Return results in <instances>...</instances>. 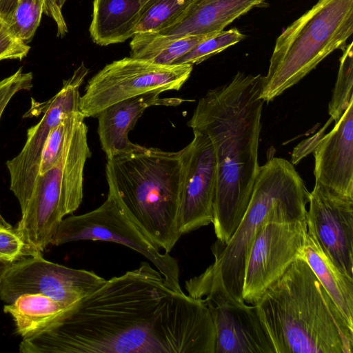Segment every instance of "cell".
<instances>
[{"instance_id": "cell-15", "label": "cell", "mask_w": 353, "mask_h": 353, "mask_svg": "<svg viewBox=\"0 0 353 353\" xmlns=\"http://www.w3.org/2000/svg\"><path fill=\"white\" fill-rule=\"evenodd\" d=\"M308 203L307 224L332 262L353 279V198L315 182Z\"/></svg>"}, {"instance_id": "cell-34", "label": "cell", "mask_w": 353, "mask_h": 353, "mask_svg": "<svg viewBox=\"0 0 353 353\" xmlns=\"http://www.w3.org/2000/svg\"><path fill=\"white\" fill-rule=\"evenodd\" d=\"M1 228H12V225L3 219L0 213V229Z\"/></svg>"}, {"instance_id": "cell-3", "label": "cell", "mask_w": 353, "mask_h": 353, "mask_svg": "<svg viewBox=\"0 0 353 353\" xmlns=\"http://www.w3.org/2000/svg\"><path fill=\"white\" fill-rule=\"evenodd\" d=\"M254 304L275 353H352L353 327L303 258Z\"/></svg>"}, {"instance_id": "cell-9", "label": "cell", "mask_w": 353, "mask_h": 353, "mask_svg": "<svg viewBox=\"0 0 353 353\" xmlns=\"http://www.w3.org/2000/svg\"><path fill=\"white\" fill-rule=\"evenodd\" d=\"M193 65L156 64L125 57L103 68L88 82L80 97L84 118L95 117L107 107L151 92L179 90L190 77Z\"/></svg>"}, {"instance_id": "cell-19", "label": "cell", "mask_w": 353, "mask_h": 353, "mask_svg": "<svg viewBox=\"0 0 353 353\" xmlns=\"http://www.w3.org/2000/svg\"><path fill=\"white\" fill-rule=\"evenodd\" d=\"M152 0H93L91 39L105 46L132 38Z\"/></svg>"}, {"instance_id": "cell-5", "label": "cell", "mask_w": 353, "mask_h": 353, "mask_svg": "<svg viewBox=\"0 0 353 353\" xmlns=\"http://www.w3.org/2000/svg\"><path fill=\"white\" fill-rule=\"evenodd\" d=\"M108 193L159 248L169 253L181 236L178 227L181 151L141 145L107 159Z\"/></svg>"}, {"instance_id": "cell-10", "label": "cell", "mask_w": 353, "mask_h": 353, "mask_svg": "<svg viewBox=\"0 0 353 353\" xmlns=\"http://www.w3.org/2000/svg\"><path fill=\"white\" fill-rule=\"evenodd\" d=\"M105 281L92 271L54 263L38 254L12 263L0 282V299L10 304L23 294L42 293L70 307Z\"/></svg>"}, {"instance_id": "cell-11", "label": "cell", "mask_w": 353, "mask_h": 353, "mask_svg": "<svg viewBox=\"0 0 353 353\" xmlns=\"http://www.w3.org/2000/svg\"><path fill=\"white\" fill-rule=\"evenodd\" d=\"M306 219L264 223L252 243L247 257L242 296L254 304L297 259L302 256Z\"/></svg>"}, {"instance_id": "cell-18", "label": "cell", "mask_w": 353, "mask_h": 353, "mask_svg": "<svg viewBox=\"0 0 353 353\" xmlns=\"http://www.w3.org/2000/svg\"><path fill=\"white\" fill-rule=\"evenodd\" d=\"M160 92H151L115 103L97 116V133L107 159L132 152L141 145L131 142L128 133L143 112L153 105H178L184 100L161 98Z\"/></svg>"}, {"instance_id": "cell-12", "label": "cell", "mask_w": 353, "mask_h": 353, "mask_svg": "<svg viewBox=\"0 0 353 353\" xmlns=\"http://www.w3.org/2000/svg\"><path fill=\"white\" fill-rule=\"evenodd\" d=\"M89 72L82 62L72 75L64 80L61 89L43 103V116L27 131V139L21 152L6 163L10 174V190L19 201L21 213L33 190L42 151L51 130L68 114L80 112L79 88Z\"/></svg>"}, {"instance_id": "cell-28", "label": "cell", "mask_w": 353, "mask_h": 353, "mask_svg": "<svg viewBox=\"0 0 353 353\" xmlns=\"http://www.w3.org/2000/svg\"><path fill=\"white\" fill-rule=\"evenodd\" d=\"M81 115L80 112L70 113L51 130L42 151L39 174L45 173L58 161L62 154L67 135Z\"/></svg>"}, {"instance_id": "cell-33", "label": "cell", "mask_w": 353, "mask_h": 353, "mask_svg": "<svg viewBox=\"0 0 353 353\" xmlns=\"http://www.w3.org/2000/svg\"><path fill=\"white\" fill-rule=\"evenodd\" d=\"M12 263L0 261V282Z\"/></svg>"}, {"instance_id": "cell-26", "label": "cell", "mask_w": 353, "mask_h": 353, "mask_svg": "<svg viewBox=\"0 0 353 353\" xmlns=\"http://www.w3.org/2000/svg\"><path fill=\"white\" fill-rule=\"evenodd\" d=\"M44 9V0H17L4 21L17 38L28 43L40 24Z\"/></svg>"}, {"instance_id": "cell-23", "label": "cell", "mask_w": 353, "mask_h": 353, "mask_svg": "<svg viewBox=\"0 0 353 353\" xmlns=\"http://www.w3.org/2000/svg\"><path fill=\"white\" fill-rule=\"evenodd\" d=\"M71 307L42 293H29L5 305L3 311L12 316L17 332L26 338L44 328Z\"/></svg>"}, {"instance_id": "cell-17", "label": "cell", "mask_w": 353, "mask_h": 353, "mask_svg": "<svg viewBox=\"0 0 353 353\" xmlns=\"http://www.w3.org/2000/svg\"><path fill=\"white\" fill-rule=\"evenodd\" d=\"M316 182L353 198V101L314 150Z\"/></svg>"}, {"instance_id": "cell-2", "label": "cell", "mask_w": 353, "mask_h": 353, "mask_svg": "<svg viewBox=\"0 0 353 353\" xmlns=\"http://www.w3.org/2000/svg\"><path fill=\"white\" fill-rule=\"evenodd\" d=\"M263 76L238 72L198 102L188 125L212 141L216 161L213 225L228 242L248 208L259 165Z\"/></svg>"}, {"instance_id": "cell-32", "label": "cell", "mask_w": 353, "mask_h": 353, "mask_svg": "<svg viewBox=\"0 0 353 353\" xmlns=\"http://www.w3.org/2000/svg\"><path fill=\"white\" fill-rule=\"evenodd\" d=\"M65 0H44V13L52 18L56 24L57 36L63 37L68 33V26L62 8Z\"/></svg>"}, {"instance_id": "cell-22", "label": "cell", "mask_w": 353, "mask_h": 353, "mask_svg": "<svg viewBox=\"0 0 353 353\" xmlns=\"http://www.w3.org/2000/svg\"><path fill=\"white\" fill-rule=\"evenodd\" d=\"M214 34L174 37L155 32H137L132 37L130 57L156 64L174 65L197 44Z\"/></svg>"}, {"instance_id": "cell-24", "label": "cell", "mask_w": 353, "mask_h": 353, "mask_svg": "<svg viewBox=\"0 0 353 353\" xmlns=\"http://www.w3.org/2000/svg\"><path fill=\"white\" fill-rule=\"evenodd\" d=\"M193 1L152 0L137 27V33L160 32L171 27L181 19Z\"/></svg>"}, {"instance_id": "cell-13", "label": "cell", "mask_w": 353, "mask_h": 353, "mask_svg": "<svg viewBox=\"0 0 353 353\" xmlns=\"http://www.w3.org/2000/svg\"><path fill=\"white\" fill-rule=\"evenodd\" d=\"M154 334L163 353H215L211 314L201 299L168 291L161 298Z\"/></svg>"}, {"instance_id": "cell-7", "label": "cell", "mask_w": 353, "mask_h": 353, "mask_svg": "<svg viewBox=\"0 0 353 353\" xmlns=\"http://www.w3.org/2000/svg\"><path fill=\"white\" fill-rule=\"evenodd\" d=\"M92 155L88 126L75 123L68 132L56 164L39 174L15 231L24 243L23 256L41 254L50 243L64 216L72 214L83 199V171Z\"/></svg>"}, {"instance_id": "cell-4", "label": "cell", "mask_w": 353, "mask_h": 353, "mask_svg": "<svg viewBox=\"0 0 353 353\" xmlns=\"http://www.w3.org/2000/svg\"><path fill=\"white\" fill-rule=\"evenodd\" d=\"M310 192L294 165L272 157L259 166L248 208L230 239L211 246L214 262L185 283L188 294L199 298L208 293L230 296L245 303L243 284L247 257L254 236L267 222L306 219Z\"/></svg>"}, {"instance_id": "cell-31", "label": "cell", "mask_w": 353, "mask_h": 353, "mask_svg": "<svg viewBox=\"0 0 353 353\" xmlns=\"http://www.w3.org/2000/svg\"><path fill=\"white\" fill-rule=\"evenodd\" d=\"M24 243L12 228L0 229V261L14 263L23 256Z\"/></svg>"}, {"instance_id": "cell-25", "label": "cell", "mask_w": 353, "mask_h": 353, "mask_svg": "<svg viewBox=\"0 0 353 353\" xmlns=\"http://www.w3.org/2000/svg\"><path fill=\"white\" fill-rule=\"evenodd\" d=\"M352 43L343 50L336 81L328 105L330 121L335 123L353 101V48Z\"/></svg>"}, {"instance_id": "cell-30", "label": "cell", "mask_w": 353, "mask_h": 353, "mask_svg": "<svg viewBox=\"0 0 353 353\" xmlns=\"http://www.w3.org/2000/svg\"><path fill=\"white\" fill-rule=\"evenodd\" d=\"M30 47L17 38L6 22L0 17V61L3 59L21 60L27 56Z\"/></svg>"}, {"instance_id": "cell-16", "label": "cell", "mask_w": 353, "mask_h": 353, "mask_svg": "<svg viewBox=\"0 0 353 353\" xmlns=\"http://www.w3.org/2000/svg\"><path fill=\"white\" fill-rule=\"evenodd\" d=\"M197 299L207 305L214 322L215 353H275L255 304L215 293Z\"/></svg>"}, {"instance_id": "cell-21", "label": "cell", "mask_w": 353, "mask_h": 353, "mask_svg": "<svg viewBox=\"0 0 353 353\" xmlns=\"http://www.w3.org/2000/svg\"><path fill=\"white\" fill-rule=\"evenodd\" d=\"M353 327V279L343 274L322 249L314 232L307 224L302 256Z\"/></svg>"}, {"instance_id": "cell-8", "label": "cell", "mask_w": 353, "mask_h": 353, "mask_svg": "<svg viewBox=\"0 0 353 353\" xmlns=\"http://www.w3.org/2000/svg\"><path fill=\"white\" fill-rule=\"evenodd\" d=\"M82 240L116 243L137 251L155 266L170 290L183 292L177 261L169 253L160 252L159 248L126 215L111 194L97 208L63 219L50 243L59 245Z\"/></svg>"}, {"instance_id": "cell-27", "label": "cell", "mask_w": 353, "mask_h": 353, "mask_svg": "<svg viewBox=\"0 0 353 353\" xmlns=\"http://www.w3.org/2000/svg\"><path fill=\"white\" fill-rule=\"evenodd\" d=\"M244 38L245 35L236 28L221 30L200 42L177 60L175 64H198Z\"/></svg>"}, {"instance_id": "cell-14", "label": "cell", "mask_w": 353, "mask_h": 353, "mask_svg": "<svg viewBox=\"0 0 353 353\" xmlns=\"http://www.w3.org/2000/svg\"><path fill=\"white\" fill-rule=\"evenodd\" d=\"M181 150L182 178L178 227L182 234L212 223L216 192V161L213 146L205 134Z\"/></svg>"}, {"instance_id": "cell-29", "label": "cell", "mask_w": 353, "mask_h": 353, "mask_svg": "<svg viewBox=\"0 0 353 353\" xmlns=\"http://www.w3.org/2000/svg\"><path fill=\"white\" fill-rule=\"evenodd\" d=\"M32 72H24L22 68L14 74L0 80V119L11 99L21 90H29L32 87Z\"/></svg>"}, {"instance_id": "cell-6", "label": "cell", "mask_w": 353, "mask_h": 353, "mask_svg": "<svg viewBox=\"0 0 353 353\" xmlns=\"http://www.w3.org/2000/svg\"><path fill=\"white\" fill-rule=\"evenodd\" d=\"M353 33V0H319L277 38L261 98L269 102L299 82Z\"/></svg>"}, {"instance_id": "cell-20", "label": "cell", "mask_w": 353, "mask_h": 353, "mask_svg": "<svg viewBox=\"0 0 353 353\" xmlns=\"http://www.w3.org/2000/svg\"><path fill=\"white\" fill-rule=\"evenodd\" d=\"M266 0H194L181 19L159 33L174 36L216 33Z\"/></svg>"}, {"instance_id": "cell-1", "label": "cell", "mask_w": 353, "mask_h": 353, "mask_svg": "<svg viewBox=\"0 0 353 353\" xmlns=\"http://www.w3.org/2000/svg\"><path fill=\"white\" fill-rule=\"evenodd\" d=\"M170 289L149 263L105 281L34 334L22 353H163L154 334Z\"/></svg>"}]
</instances>
